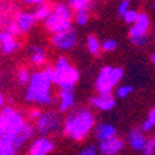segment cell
Masks as SVG:
<instances>
[{
  "label": "cell",
  "mask_w": 155,
  "mask_h": 155,
  "mask_svg": "<svg viewBox=\"0 0 155 155\" xmlns=\"http://www.w3.org/2000/svg\"><path fill=\"white\" fill-rule=\"evenodd\" d=\"M55 80V68L48 66L41 71L31 73L30 82L25 91V99L36 106H51L55 103V97L51 88Z\"/></svg>",
  "instance_id": "1"
},
{
  "label": "cell",
  "mask_w": 155,
  "mask_h": 155,
  "mask_svg": "<svg viewBox=\"0 0 155 155\" xmlns=\"http://www.w3.org/2000/svg\"><path fill=\"white\" fill-rule=\"evenodd\" d=\"M96 124V118L88 108H77L67 114L63 122V133L74 141H81L88 137Z\"/></svg>",
  "instance_id": "2"
},
{
  "label": "cell",
  "mask_w": 155,
  "mask_h": 155,
  "mask_svg": "<svg viewBox=\"0 0 155 155\" xmlns=\"http://www.w3.org/2000/svg\"><path fill=\"white\" fill-rule=\"evenodd\" d=\"M72 9L70 5L57 3L45 20V28L50 34H58L72 28Z\"/></svg>",
  "instance_id": "3"
},
{
  "label": "cell",
  "mask_w": 155,
  "mask_h": 155,
  "mask_svg": "<svg viewBox=\"0 0 155 155\" xmlns=\"http://www.w3.org/2000/svg\"><path fill=\"white\" fill-rule=\"evenodd\" d=\"M54 68H55L54 83L60 88L73 89L74 84L80 80V72L74 66H72L70 60L64 56L58 57Z\"/></svg>",
  "instance_id": "4"
},
{
  "label": "cell",
  "mask_w": 155,
  "mask_h": 155,
  "mask_svg": "<svg viewBox=\"0 0 155 155\" xmlns=\"http://www.w3.org/2000/svg\"><path fill=\"white\" fill-rule=\"evenodd\" d=\"M124 76V70L122 67H113V66H104L102 67L97 78H96V91L102 94L112 93L113 88L122 81Z\"/></svg>",
  "instance_id": "5"
},
{
  "label": "cell",
  "mask_w": 155,
  "mask_h": 155,
  "mask_svg": "<svg viewBox=\"0 0 155 155\" xmlns=\"http://www.w3.org/2000/svg\"><path fill=\"white\" fill-rule=\"evenodd\" d=\"M0 115H2L5 125L4 135H10V137L19 135L22 132L25 124L28 123L22 113H20L18 109H15L11 106H4L0 109Z\"/></svg>",
  "instance_id": "6"
},
{
  "label": "cell",
  "mask_w": 155,
  "mask_h": 155,
  "mask_svg": "<svg viewBox=\"0 0 155 155\" xmlns=\"http://www.w3.org/2000/svg\"><path fill=\"white\" fill-rule=\"evenodd\" d=\"M36 18L34 15V12L31 11H18L10 21L6 22L5 30L11 32L12 35L22 36L26 35L29 31L32 30V28L36 25Z\"/></svg>",
  "instance_id": "7"
},
{
  "label": "cell",
  "mask_w": 155,
  "mask_h": 155,
  "mask_svg": "<svg viewBox=\"0 0 155 155\" xmlns=\"http://www.w3.org/2000/svg\"><path fill=\"white\" fill-rule=\"evenodd\" d=\"M61 125H62V119L60 117V113H57L54 109L45 110L41 117L35 122L36 132L44 137H48L58 132Z\"/></svg>",
  "instance_id": "8"
},
{
  "label": "cell",
  "mask_w": 155,
  "mask_h": 155,
  "mask_svg": "<svg viewBox=\"0 0 155 155\" xmlns=\"http://www.w3.org/2000/svg\"><path fill=\"white\" fill-rule=\"evenodd\" d=\"M77 41H78V34H77L76 29L72 26L68 30H64L58 34H54L51 36V44L54 47L61 50V51H70L72 50Z\"/></svg>",
  "instance_id": "9"
},
{
  "label": "cell",
  "mask_w": 155,
  "mask_h": 155,
  "mask_svg": "<svg viewBox=\"0 0 155 155\" xmlns=\"http://www.w3.org/2000/svg\"><path fill=\"white\" fill-rule=\"evenodd\" d=\"M55 148V143L48 137H38L36 138L30 148H29V155H48Z\"/></svg>",
  "instance_id": "10"
},
{
  "label": "cell",
  "mask_w": 155,
  "mask_h": 155,
  "mask_svg": "<svg viewBox=\"0 0 155 155\" xmlns=\"http://www.w3.org/2000/svg\"><path fill=\"white\" fill-rule=\"evenodd\" d=\"M123 149H124V141L118 137L99 141L98 145V151L102 155H118Z\"/></svg>",
  "instance_id": "11"
},
{
  "label": "cell",
  "mask_w": 155,
  "mask_h": 155,
  "mask_svg": "<svg viewBox=\"0 0 155 155\" xmlns=\"http://www.w3.org/2000/svg\"><path fill=\"white\" fill-rule=\"evenodd\" d=\"M89 103L98 110L108 112L115 107V97L112 93H108V94L98 93L89 99Z\"/></svg>",
  "instance_id": "12"
},
{
  "label": "cell",
  "mask_w": 155,
  "mask_h": 155,
  "mask_svg": "<svg viewBox=\"0 0 155 155\" xmlns=\"http://www.w3.org/2000/svg\"><path fill=\"white\" fill-rule=\"evenodd\" d=\"M20 47V44L18 41V37L12 35L11 32L4 30L0 34V50L5 55H10L14 51H16Z\"/></svg>",
  "instance_id": "13"
},
{
  "label": "cell",
  "mask_w": 155,
  "mask_h": 155,
  "mask_svg": "<svg viewBox=\"0 0 155 155\" xmlns=\"http://www.w3.org/2000/svg\"><path fill=\"white\" fill-rule=\"evenodd\" d=\"M74 93L73 89L70 88H60L58 93V112L60 113H67L74 107Z\"/></svg>",
  "instance_id": "14"
},
{
  "label": "cell",
  "mask_w": 155,
  "mask_h": 155,
  "mask_svg": "<svg viewBox=\"0 0 155 155\" xmlns=\"http://www.w3.org/2000/svg\"><path fill=\"white\" fill-rule=\"evenodd\" d=\"M150 18L147 12H139L138 19L132 25L130 30H129V36H137V35H143L149 34L150 30Z\"/></svg>",
  "instance_id": "15"
},
{
  "label": "cell",
  "mask_w": 155,
  "mask_h": 155,
  "mask_svg": "<svg viewBox=\"0 0 155 155\" xmlns=\"http://www.w3.org/2000/svg\"><path fill=\"white\" fill-rule=\"evenodd\" d=\"M147 140L148 139L144 135V132L141 129H133V130L128 133V137H127V143L135 151L143 150L147 144Z\"/></svg>",
  "instance_id": "16"
},
{
  "label": "cell",
  "mask_w": 155,
  "mask_h": 155,
  "mask_svg": "<svg viewBox=\"0 0 155 155\" xmlns=\"http://www.w3.org/2000/svg\"><path fill=\"white\" fill-rule=\"evenodd\" d=\"M29 57L32 64L41 67L47 62V52L41 45H31L29 47Z\"/></svg>",
  "instance_id": "17"
},
{
  "label": "cell",
  "mask_w": 155,
  "mask_h": 155,
  "mask_svg": "<svg viewBox=\"0 0 155 155\" xmlns=\"http://www.w3.org/2000/svg\"><path fill=\"white\" fill-rule=\"evenodd\" d=\"M35 133H36V128H35V125H32L31 123L28 122L26 124H25V127H24V129H22V132H21L19 135L15 137V140H14L15 147L20 150L25 144L28 143L29 140H31V139L34 138Z\"/></svg>",
  "instance_id": "18"
},
{
  "label": "cell",
  "mask_w": 155,
  "mask_h": 155,
  "mask_svg": "<svg viewBox=\"0 0 155 155\" xmlns=\"http://www.w3.org/2000/svg\"><path fill=\"white\" fill-rule=\"evenodd\" d=\"M96 138L99 140V141H103V140H108L110 138H114L117 137V129L113 124H109V123H99L97 127H96Z\"/></svg>",
  "instance_id": "19"
},
{
  "label": "cell",
  "mask_w": 155,
  "mask_h": 155,
  "mask_svg": "<svg viewBox=\"0 0 155 155\" xmlns=\"http://www.w3.org/2000/svg\"><path fill=\"white\" fill-rule=\"evenodd\" d=\"M15 137L4 135L0 138V155H18L19 149L15 147Z\"/></svg>",
  "instance_id": "20"
},
{
  "label": "cell",
  "mask_w": 155,
  "mask_h": 155,
  "mask_svg": "<svg viewBox=\"0 0 155 155\" xmlns=\"http://www.w3.org/2000/svg\"><path fill=\"white\" fill-rule=\"evenodd\" d=\"M52 8L54 6H51L50 4L45 3V4H41V5L36 6V9L32 12H34V15H35L37 21H44L45 22V20L50 16L51 11H52Z\"/></svg>",
  "instance_id": "21"
},
{
  "label": "cell",
  "mask_w": 155,
  "mask_h": 155,
  "mask_svg": "<svg viewBox=\"0 0 155 155\" xmlns=\"http://www.w3.org/2000/svg\"><path fill=\"white\" fill-rule=\"evenodd\" d=\"M87 48L89 51V54L92 56H98L99 52L102 51V47H101V41L98 40V37L96 35H89L87 37Z\"/></svg>",
  "instance_id": "22"
},
{
  "label": "cell",
  "mask_w": 155,
  "mask_h": 155,
  "mask_svg": "<svg viewBox=\"0 0 155 155\" xmlns=\"http://www.w3.org/2000/svg\"><path fill=\"white\" fill-rule=\"evenodd\" d=\"M74 22L80 26H86L89 20V10L88 9H82V10H77L74 14Z\"/></svg>",
  "instance_id": "23"
},
{
  "label": "cell",
  "mask_w": 155,
  "mask_h": 155,
  "mask_svg": "<svg viewBox=\"0 0 155 155\" xmlns=\"http://www.w3.org/2000/svg\"><path fill=\"white\" fill-rule=\"evenodd\" d=\"M129 40H130L132 45H134L137 47H143V46L148 45V42L150 40V35L143 34V35H137V36H129Z\"/></svg>",
  "instance_id": "24"
},
{
  "label": "cell",
  "mask_w": 155,
  "mask_h": 155,
  "mask_svg": "<svg viewBox=\"0 0 155 155\" xmlns=\"http://www.w3.org/2000/svg\"><path fill=\"white\" fill-rule=\"evenodd\" d=\"M101 47L103 52H113L118 48V41L114 38H106V40L101 41Z\"/></svg>",
  "instance_id": "25"
},
{
  "label": "cell",
  "mask_w": 155,
  "mask_h": 155,
  "mask_svg": "<svg viewBox=\"0 0 155 155\" xmlns=\"http://www.w3.org/2000/svg\"><path fill=\"white\" fill-rule=\"evenodd\" d=\"M16 77H18V81L21 86H28L29 82H30V78H31V73L28 68L25 67H21L18 73H16Z\"/></svg>",
  "instance_id": "26"
},
{
  "label": "cell",
  "mask_w": 155,
  "mask_h": 155,
  "mask_svg": "<svg viewBox=\"0 0 155 155\" xmlns=\"http://www.w3.org/2000/svg\"><path fill=\"white\" fill-rule=\"evenodd\" d=\"M133 92H134V87L133 86H130V84H122V86H119L117 88V91H115V96H117L118 98L124 99V98L130 96Z\"/></svg>",
  "instance_id": "27"
},
{
  "label": "cell",
  "mask_w": 155,
  "mask_h": 155,
  "mask_svg": "<svg viewBox=\"0 0 155 155\" xmlns=\"http://www.w3.org/2000/svg\"><path fill=\"white\" fill-rule=\"evenodd\" d=\"M92 0H70V6L73 10H82V9H91Z\"/></svg>",
  "instance_id": "28"
},
{
  "label": "cell",
  "mask_w": 155,
  "mask_h": 155,
  "mask_svg": "<svg viewBox=\"0 0 155 155\" xmlns=\"http://www.w3.org/2000/svg\"><path fill=\"white\" fill-rule=\"evenodd\" d=\"M138 15H139V12L137 11V10H128L125 14H124V16H123V20L128 24V25H133L134 22H135V20L138 19Z\"/></svg>",
  "instance_id": "29"
},
{
  "label": "cell",
  "mask_w": 155,
  "mask_h": 155,
  "mask_svg": "<svg viewBox=\"0 0 155 155\" xmlns=\"http://www.w3.org/2000/svg\"><path fill=\"white\" fill-rule=\"evenodd\" d=\"M128 10H130V0H122V2L119 3V5H118V10H117L118 15L120 18H123Z\"/></svg>",
  "instance_id": "30"
},
{
  "label": "cell",
  "mask_w": 155,
  "mask_h": 155,
  "mask_svg": "<svg viewBox=\"0 0 155 155\" xmlns=\"http://www.w3.org/2000/svg\"><path fill=\"white\" fill-rule=\"evenodd\" d=\"M143 155H154L155 154V143H154V139H148L147 140V144L144 147V149L141 150Z\"/></svg>",
  "instance_id": "31"
},
{
  "label": "cell",
  "mask_w": 155,
  "mask_h": 155,
  "mask_svg": "<svg viewBox=\"0 0 155 155\" xmlns=\"http://www.w3.org/2000/svg\"><path fill=\"white\" fill-rule=\"evenodd\" d=\"M42 113H44V110H41L40 108H32L29 112V119L32 120V122H36L42 115Z\"/></svg>",
  "instance_id": "32"
},
{
  "label": "cell",
  "mask_w": 155,
  "mask_h": 155,
  "mask_svg": "<svg viewBox=\"0 0 155 155\" xmlns=\"http://www.w3.org/2000/svg\"><path fill=\"white\" fill-rule=\"evenodd\" d=\"M98 150L94 145H89L87 148H84L83 150H81L80 153H77V155H98Z\"/></svg>",
  "instance_id": "33"
},
{
  "label": "cell",
  "mask_w": 155,
  "mask_h": 155,
  "mask_svg": "<svg viewBox=\"0 0 155 155\" xmlns=\"http://www.w3.org/2000/svg\"><path fill=\"white\" fill-rule=\"evenodd\" d=\"M155 125L147 118L143 123H141V125H140V129H141V130H143L144 133H149V132H151L153 130V128H154Z\"/></svg>",
  "instance_id": "34"
},
{
  "label": "cell",
  "mask_w": 155,
  "mask_h": 155,
  "mask_svg": "<svg viewBox=\"0 0 155 155\" xmlns=\"http://www.w3.org/2000/svg\"><path fill=\"white\" fill-rule=\"evenodd\" d=\"M21 2H22L24 4H26V5H35V6H38V5H41V4H45L46 0H21Z\"/></svg>",
  "instance_id": "35"
},
{
  "label": "cell",
  "mask_w": 155,
  "mask_h": 155,
  "mask_svg": "<svg viewBox=\"0 0 155 155\" xmlns=\"http://www.w3.org/2000/svg\"><path fill=\"white\" fill-rule=\"evenodd\" d=\"M148 119L155 125V108L150 109V112H149V114H148Z\"/></svg>",
  "instance_id": "36"
},
{
  "label": "cell",
  "mask_w": 155,
  "mask_h": 155,
  "mask_svg": "<svg viewBox=\"0 0 155 155\" xmlns=\"http://www.w3.org/2000/svg\"><path fill=\"white\" fill-rule=\"evenodd\" d=\"M9 10V4L5 0H0V11H8Z\"/></svg>",
  "instance_id": "37"
},
{
  "label": "cell",
  "mask_w": 155,
  "mask_h": 155,
  "mask_svg": "<svg viewBox=\"0 0 155 155\" xmlns=\"http://www.w3.org/2000/svg\"><path fill=\"white\" fill-rule=\"evenodd\" d=\"M5 134V125H4V120L2 118V115H0V138H3Z\"/></svg>",
  "instance_id": "38"
},
{
  "label": "cell",
  "mask_w": 155,
  "mask_h": 155,
  "mask_svg": "<svg viewBox=\"0 0 155 155\" xmlns=\"http://www.w3.org/2000/svg\"><path fill=\"white\" fill-rule=\"evenodd\" d=\"M4 106H5V97L0 93V109H2Z\"/></svg>",
  "instance_id": "39"
},
{
  "label": "cell",
  "mask_w": 155,
  "mask_h": 155,
  "mask_svg": "<svg viewBox=\"0 0 155 155\" xmlns=\"http://www.w3.org/2000/svg\"><path fill=\"white\" fill-rule=\"evenodd\" d=\"M150 60H151V62H153V63H155V52L150 56Z\"/></svg>",
  "instance_id": "40"
},
{
  "label": "cell",
  "mask_w": 155,
  "mask_h": 155,
  "mask_svg": "<svg viewBox=\"0 0 155 155\" xmlns=\"http://www.w3.org/2000/svg\"><path fill=\"white\" fill-rule=\"evenodd\" d=\"M0 83H2V76H0Z\"/></svg>",
  "instance_id": "41"
},
{
  "label": "cell",
  "mask_w": 155,
  "mask_h": 155,
  "mask_svg": "<svg viewBox=\"0 0 155 155\" xmlns=\"http://www.w3.org/2000/svg\"><path fill=\"white\" fill-rule=\"evenodd\" d=\"M153 139H154V143H155V135H154V138H153Z\"/></svg>",
  "instance_id": "42"
},
{
  "label": "cell",
  "mask_w": 155,
  "mask_h": 155,
  "mask_svg": "<svg viewBox=\"0 0 155 155\" xmlns=\"http://www.w3.org/2000/svg\"><path fill=\"white\" fill-rule=\"evenodd\" d=\"M0 34H2V31H0Z\"/></svg>",
  "instance_id": "43"
}]
</instances>
